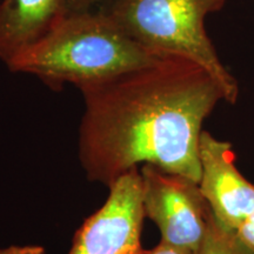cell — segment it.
<instances>
[{"mask_svg": "<svg viewBox=\"0 0 254 254\" xmlns=\"http://www.w3.org/2000/svg\"><path fill=\"white\" fill-rule=\"evenodd\" d=\"M198 254H254L244 245L236 232L221 226L212 215L207 234Z\"/></svg>", "mask_w": 254, "mask_h": 254, "instance_id": "cell-8", "label": "cell"}, {"mask_svg": "<svg viewBox=\"0 0 254 254\" xmlns=\"http://www.w3.org/2000/svg\"><path fill=\"white\" fill-rule=\"evenodd\" d=\"M236 234L244 245H246L252 252H254V211L240 225L236 231Z\"/></svg>", "mask_w": 254, "mask_h": 254, "instance_id": "cell-10", "label": "cell"}, {"mask_svg": "<svg viewBox=\"0 0 254 254\" xmlns=\"http://www.w3.org/2000/svg\"><path fill=\"white\" fill-rule=\"evenodd\" d=\"M114 0H67L68 13L104 12Z\"/></svg>", "mask_w": 254, "mask_h": 254, "instance_id": "cell-9", "label": "cell"}, {"mask_svg": "<svg viewBox=\"0 0 254 254\" xmlns=\"http://www.w3.org/2000/svg\"><path fill=\"white\" fill-rule=\"evenodd\" d=\"M225 4L226 0H114L104 12L155 55L182 56L198 63L220 82L228 104H236L237 79L220 62L205 27L206 17Z\"/></svg>", "mask_w": 254, "mask_h": 254, "instance_id": "cell-3", "label": "cell"}, {"mask_svg": "<svg viewBox=\"0 0 254 254\" xmlns=\"http://www.w3.org/2000/svg\"><path fill=\"white\" fill-rule=\"evenodd\" d=\"M160 56L133 40L105 12H86L68 13L6 65L52 87L68 82L80 88L144 67Z\"/></svg>", "mask_w": 254, "mask_h": 254, "instance_id": "cell-2", "label": "cell"}, {"mask_svg": "<svg viewBox=\"0 0 254 254\" xmlns=\"http://www.w3.org/2000/svg\"><path fill=\"white\" fill-rule=\"evenodd\" d=\"M199 187L221 226L236 232L254 211V185L239 172L228 141L204 131L199 145Z\"/></svg>", "mask_w": 254, "mask_h": 254, "instance_id": "cell-6", "label": "cell"}, {"mask_svg": "<svg viewBox=\"0 0 254 254\" xmlns=\"http://www.w3.org/2000/svg\"><path fill=\"white\" fill-rule=\"evenodd\" d=\"M140 173L145 217L157 225L161 241L198 254L213 215L199 183L151 165Z\"/></svg>", "mask_w": 254, "mask_h": 254, "instance_id": "cell-4", "label": "cell"}, {"mask_svg": "<svg viewBox=\"0 0 254 254\" xmlns=\"http://www.w3.org/2000/svg\"><path fill=\"white\" fill-rule=\"evenodd\" d=\"M145 254H196L193 251L184 249V247H178L174 245L160 241V244L150 251H146Z\"/></svg>", "mask_w": 254, "mask_h": 254, "instance_id": "cell-11", "label": "cell"}, {"mask_svg": "<svg viewBox=\"0 0 254 254\" xmlns=\"http://www.w3.org/2000/svg\"><path fill=\"white\" fill-rule=\"evenodd\" d=\"M68 14L67 0H2L0 58L7 63Z\"/></svg>", "mask_w": 254, "mask_h": 254, "instance_id": "cell-7", "label": "cell"}, {"mask_svg": "<svg viewBox=\"0 0 254 254\" xmlns=\"http://www.w3.org/2000/svg\"><path fill=\"white\" fill-rule=\"evenodd\" d=\"M109 187L106 201L77 231L68 254L146 253L141 245L145 213L140 171H129Z\"/></svg>", "mask_w": 254, "mask_h": 254, "instance_id": "cell-5", "label": "cell"}, {"mask_svg": "<svg viewBox=\"0 0 254 254\" xmlns=\"http://www.w3.org/2000/svg\"><path fill=\"white\" fill-rule=\"evenodd\" d=\"M79 159L91 182L111 186L151 165L199 183L202 124L226 91L205 67L164 55L150 65L81 86Z\"/></svg>", "mask_w": 254, "mask_h": 254, "instance_id": "cell-1", "label": "cell"}, {"mask_svg": "<svg viewBox=\"0 0 254 254\" xmlns=\"http://www.w3.org/2000/svg\"><path fill=\"white\" fill-rule=\"evenodd\" d=\"M0 254H45V250L41 246H11L0 250Z\"/></svg>", "mask_w": 254, "mask_h": 254, "instance_id": "cell-12", "label": "cell"}]
</instances>
